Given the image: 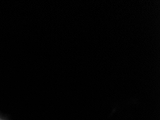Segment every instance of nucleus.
<instances>
[{"label": "nucleus", "instance_id": "nucleus-1", "mask_svg": "<svg viewBox=\"0 0 160 120\" xmlns=\"http://www.w3.org/2000/svg\"><path fill=\"white\" fill-rule=\"evenodd\" d=\"M0 120H7L6 118H4V117L0 116Z\"/></svg>", "mask_w": 160, "mask_h": 120}]
</instances>
